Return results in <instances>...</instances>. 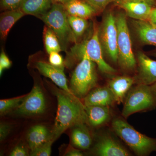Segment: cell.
Listing matches in <instances>:
<instances>
[{
    "mask_svg": "<svg viewBox=\"0 0 156 156\" xmlns=\"http://www.w3.org/2000/svg\"><path fill=\"white\" fill-rule=\"evenodd\" d=\"M51 89L58 104L52 130V138L54 141L67 129L78 124L86 123L88 125V122L85 105L80 99L60 88L52 86Z\"/></svg>",
    "mask_w": 156,
    "mask_h": 156,
    "instance_id": "1",
    "label": "cell"
},
{
    "mask_svg": "<svg viewBox=\"0 0 156 156\" xmlns=\"http://www.w3.org/2000/svg\"><path fill=\"white\" fill-rule=\"evenodd\" d=\"M98 27L94 25L90 36L80 43H76L68 52L65 65L71 66L74 61H80L84 54H87L91 60L96 64L101 72L108 76H113L116 69L108 64L105 59L98 35Z\"/></svg>",
    "mask_w": 156,
    "mask_h": 156,
    "instance_id": "2",
    "label": "cell"
},
{
    "mask_svg": "<svg viewBox=\"0 0 156 156\" xmlns=\"http://www.w3.org/2000/svg\"><path fill=\"white\" fill-rule=\"evenodd\" d=\"M111 127L113 132L136 155L149 156L156 151V138L138 132L122 116L114 118L112 121Z\"/></svg>",
    "mask_w": 156,
    "mask_h": 156,
    "instance_id": "3",
    "label": "cell"
},
{
    "mask_svg": "<svg viewBox=\"0 0 156 156\" xmlns=\"http://www.w3.org/2000/svg\"><path fill=\"white\" fill-rule=\"evenodd\" d=\"M96 64L84 54L73 71L69 88L74 95L80 99L84 98L95 88L98 83Z\"/></svg>",
    "mask_w": 156,
    "mask_h": 156,
    "instance_id": "4",
    "label": "cell"
},
{
    "mask_svg": "<svg viewBox=\"0 0 156 156\" xmlns=\"http://www.w3.org/2000/svg\"><path fill=\"white\" fill-rule=\"evenodd\" d=\"M115 16L118 30V65L125 72H134L136 69V61L132 50L127 15L125 12H119Z\"/></svg>",
    "mask_w": 156,
    "mask_h": 156,
    "instance_id": "5",
    "label": "cell"
},
{
    "mask_svg": "<svg viewBox=\"0 0 156 156\" xmlns=\"http://www.w3.org/2000/svg\"><path fill=\"white\" fill-rule=\"evenodd\" d=\"M68 16L63 5L53 3L51 9L47 13L39 17L55 33L60 42L62 50L66 53L70 44L75 43Z\"/></svg>",
    "mask_w": 156,
    "mask_h": 156,
    "instance_id": "6",
    "label": "cell"
},
{
    "mask_svg": "<svg viewBox=\"0 0 156 156\" xmlns=\"http://www.w3.org/2000/svg\"><path fill=\"white\" fill-rule=\"evenodd\" d=\"M122 115L127 119L131 115L156 108V98L150 86L135 85L131 87L124 100Z\"/></svg>",
    "mask_w": 156,
    "mask_h": 156,
    "instance_id": "7",
    "label": "cell"
},
{
    "mask_svg": "<svg viewBox=\"0 0 156 156\" xmlns=\"http://www.w3.org/2000/svg\"><path fill=\"white\" fill-rule=\"evenodd\" d=\"M98 38L104 57L114 64H118V30L115 16L112 11L104 15L98 27Z\"/></svg>",
    "mask_w": 156,
    "mask_h": 156,
    "instance_id": "8",
    "label": "cell"
},
{
    "mask_svg": "<svg viewBox=\"0 0 156 156\" xmlns=\"http://www.w3.org/2000/svg\"><path fill=\"white\" fill-rule=\"evenodd\" d=\"M46 108L44 92L40 84L36 83L14 112L22 116L36 117L43 114Z\"/></svg>",
    "mask_w": 156,
    "mask_h": 156,
    "instance_id": "9",
    "label": "cell"
},
{
    "mask_svg": "<svg viewBox=\"0 0 156 156\" xmlns=\"http://www.w3.org/2000/svg\"><path fill=\"white\" fill-rule=\"evenodd\" d=\"M136 71L134 76V85L150 86L156 82V61L142 51L136 53Z\"/></svg>",
    "mask_w": 156,
    "mask_h": 156,
    "instance_id": "10",
    "label": "cell"
},
{
    "mask_svg": "<svg viewBox=\"0 0 156 156\" xmlns=\"http://www.w3.org/2000/svg\"><path fill=\"white\" fill-rule=\"evenodd\" d=\"M92 154L98 156H128L131 154L110 133L101 134L92 149Z\"/></svg>",
    "mask_w": 156,
    "mask_h": 156,
    "instance_id": "11",
    "label": "cell"
},
{
    "mask_svg": "<svg viewBox=\"0 0 156 156\" xmlns=\"http://www.w3.org/2000/svg\"><path fill=\"white\" fill-rule=\"evenodd\" d=\"M33 67L39 72L46 77L50 79L59 88L69 93H72L67 85L64 69L55 67L48 61L43 59L34 60Z\"/></svg>",
    "mask_w": 156,
    "mask_h": 156,
    "instance_id": "12",
    "label": "cell"
},
{
    "mask_svg": "<svg viewBox=\"0 0 156 156\" xmlns=\"http://www.w3.org/2000/svg\"><path fill=\"white\" fill-rule=\"evenodd\" d=\"M113 3L115 5L124 10L127 16L136 20H148L154 8L142 2L115 0Z\"/></svg>",
    "mask_w": 156,
    "mask_h": 156,
    "instance_id": "13",
    "label": "cell"
},
{
    "mask_svg": "<svg viewBox=\"0 0 156 156\" xmlns=\"http://www.w3.org/2000/svg\"><path fill=\"white\" fill-rule=\"evenodd\" d=\"M132 28L140 43L145 45L156 47V24L149 20L131 21Z\"/></svg>",
    "mask_w": 156,
    "mask_h": 156,
    "instance_id": "14",
    "label": "cell"
},
{
    "mask_svg": "<svg viewBox=\"0 0 156 156\" xmlns=\"http://www.w3.org/2000/svg\"><path fill=\"white\" fill-rule=\"evenodd\" d=\"M116 103L113 93L108 86L96 87L83 98L85 106H111Z\"/></svg>",
    "mask_w": 156,
    "mask_h": 156,
    "instance_id": "15",
    "label": "cell"
},
{
    "mask_svg": "<svg viewBox=\"0 0 156 156\" xmlns=\"http://www.w3.org/2000/svg\"><path fill=\"white\" fill-rule=\"evenodd\" d=\"M89 125L78 124L70 128L71 145L81 150L89 149L92 145V136Z\"/></svg>",
    "mask_w": 156,
    "mask_h": 156,
    "instance_id": "16",
    "label": "cell"
},
{
    "mask_svg": "<svg viewBox=\"0 0 156 156\" xmlns=\"http://www.w3.org/2000/svg\"><path fill=\"white\" fill-rule=\"evenodd\" d=\"M134 84V77L128 76H116L111 79L107 86L114 95L116 103L124 102L127 93Z\"/></svg>",
    "mask_w": 156,
    "mask_h": 156,
    "instance_id": "17",
    "label": "cell"
},
{
    "mask_svg": "<svg viewBox=\"0 0 156 156\" xmlns=\"http://www.w3.org/2000/svg\"><path fill=\"white\" fill-rule=\"evenodd\" d=\"M88 125L93 128L103 126L111 119L110 106L91 105L85 106Z\"/></svg>",
    "mask_w": 156,
    "mask_h": 156,
    "instance_id": "18",
    "label": "cell"
},
{
    "mask_svg": "<svg viewBox=\"0 0 156 156\" xmlns=\"http://www.w3.org/2000/svg\"><path fill=\"white\" fill-rule=\"evenodd\" d=\"M51 140H53L52 130L50 131L48 127L44 125L33 126L27 135V145L30 151Z\"/></svg>",
    "mask_w": 156,
    "mask_h": 156,
    "instance_id": "19",
    "label": "cell"
},
{
    "mask_svg": "<svg viewBox=\"0 0 156 156\" xmlns=\"http://www.w3.org/2000/svg\"><path fill=\"white\" fill-rule=\"evenodd\" d=\"M52 0H22L18 8L25 15H31L39 18L51 9Z\"/></svg>",
    "mask_w": 156,
    "mask_h": 156,
    "instance_id": "20",
    "label": "cell"
},
{
    "mask_svg": "<svg viewBox=\"0 0 156 156\" xmlns=\"http://www.w3.org/2000/svg\"><path fill=\"white\" fill-rule=\"evenodd\" d=\"M64 5L68 15L88 19L97 14L93 8L82 0H71Z\"/></svg>",
    "mask_w": 156,
    "mask_h": 156,
    "instance_id": "21",
    "label": "cell"
},
{
    "mask_svg": "<svg viewBox=\"0 0 156 156\" xmlns=\"http://www.w3.org/2000/svg\"><path fill=\"white\" fill-rule=\"evenodd\" d=\"M25 14L18 9L6 10L0 16V36L5 41L9 31L14 24Z\"/></svg>",
    "mask_w": 156,
    "mask_h": 156,
    "instance_id": "22",
    "label": "cell"
},
{
    "mask_svg": "<svg viewBox=\"0 0 156 156\" xmlns=\"http://www.w3.org/2000/svg\"><path fill=\"white\" fill-rule=\"evenodd\" d=\"M43 40L45 50L48 54L62 51L60 42L55 33L45 25L43 30Z\"/></svg>",
    "mask_w": 156,
    "mask_h": 156,
    "instance_id": "23",
    "label": "cell"
},
{
    "mask_svg": "<svg viewBox=\"0 0 156 156\" xmlns=\"http://www.w3.org/2000/svg\"><path fill=\"white\" fill-rule=\"evenodd\" d=\"M69 23L75 39V44L79 43L89 27L87 19L68 15Z\"/></svg>",
    "mask_w": 156,
    "mask_h": 156,
    "instance_id": "24",
    "label": "cell"
},
{
    "mask_svg": "<svg viewBox=\"0 0 156 156\" xmlns=\"http://www.w3.org/2000/svg\"><path fill=\"white\" fill-rule=\"evenodd\" d=\"M26 95L27 94L13 98L1 99L0 100L1 115H4L12 112L13 110H16L20 105Z\"/></svg>",
    "mask_w": 156,
    "mask_h": 156,
    "instance_id": "25",
    "label": "cell"
},
{
    "mask_svg": "<svg viewBox=\"0 0 156 156\" xmlns=\"http://www.w3.org/2000/svg\"><path fill=\"white\" fill-rule=\"evenodd\" d=\"M53 140H49L42 145L30 151V156H50L51 155L52 144Z\"/></svg>",
    "mask_w": 156,
    "mask_h": 156,
    "instance_id": "26",
    "label": "cell"
},
{
    "mask_svg": "<svg viewBox=\"0 0 156 156\" xmlns=\"http://www.w3.org/2000/svg\"><path fill=\"white\" fill-rule=\"evenodd\" d=\"M92 6L98 13L102 12L107 6L115 0H82Z\"/></svg>",
    "mask_w": 156,
    "mask_h": 156,
    "instance_id": "27",
    "label": "cell"
},
{
    "mask_svg": "<svg viewBox=\"0 0 156 156\" xmlns=\"http://www.w3.org/2000/svg\"><path fill=\"white\" fill-rule=\"evenodd\" d=\"M59 52H53L49 54L48 62L55 67L64 69L65 62Z\"/></svg>",
    "mask_w": 156,
    "mask_h": 156,
    "instance_id": "28",
    "label": "cell"
},
{
    "mask_svg": "<svg viewBox=\"0 0 156 156\" xmlns=\"http://www.w3.org/2000/svg\"><path fill=\"white\" fill-rule=\"evenodd\" d=\"M12 62L2 50L0 54V76H2L5 69H9L12 65Z\"/></svg>",
    "mask_w": 156,
    "mask_h": 156,
    "instance_id": "29",
    "label": "cell"
},
{
    "mask_svg": "<svg viewBox=\"0 0 156 156\" xmlns=\"http://www.w3.org/2000/svg\"><path fill=\"white\" fill-rule=\"evenodd\" d=\"M22 0H1V8L2 10H12L17 9Z\"/></svg>",
    "mask_w": 156,
    "mask_h": 156,
    "instance_id": "30",
    "label": "cell"
},
{
    "mask_svg": "<svg viewBox=\"0 0 156 156\" xmlns=\"http://www.w3.org/2000/svg\"><path fill=\"white\" fill-rule=\"evenodd\" d=\"M30 155L28 148L26 146L19 144L16 146L10 152L9 155L11 156H27Z\"/></svg>",
    "mask_w": 156,
    "mask_h": 156,
    "instance_id": "31",
    "label": "cell"
},
{
    "mask_svg": "<svg viewBox=\"0 0 156 156\" xmlns=\"http://www.w3.org/2000/svg\"><path fill=\"white\" fill-rule=\"evenodd\" d=\"M12 126L7 123H1L0 125V140L4 141L11 133Z\"/></svg>",
    "mask_w": 156,
    "mask_h": 156,
    "instance_id": "32",
    "label": "cell"
},
{
    "mask_svg": "<svg viewBox=\"0 0 156 156\" xmlns=\"http://www.w3.org/2000/svg\"><path fill=\"white\" fill-rule=\"evenodd\" d=\"M82 150L75 147L72 145H70L64 154L65 156H83V154Z\"/></svg>",
    "mask_w": 156,
    "mask_h": 156,
    "instance_id": "33",
    "label": "cell"
},
{
    "mask_svg": "<svg viewBox=\"0 0 156 156\" xmlns=\"http://www.w3.org/2000/svg\"><path fill=\"white\" fill-rule=\"evenodd\" d=\"M148 20H150L151 22L153 23L156 24V7L153 8L152 10Z\"/></svg>",
    "mask_w": 156,
    "mask_h": 156,
    "instance_id": "34",
    "label": "cell"
},
{
    "mask_svg": "<svg viewBox=\"0 0 156 156\" xmlns=\"http://www.w3.org/2000/svg\"><path fill=\"white\" fill-rule=\"evenodd\" d=\"M126 1H137V2H144L149 4L154 8L156 7V2L155 0H126Z\"/></svg>",
    "mask_w": 156,
    "mask_h": 156,
    "instance_id": "35",
    "label": "cell"
},
{
    "mask_svg": "<svg viewBox=\"0 0 156 156\" xmlns=\"http://www.w3.org/2000/svg\"><path fill=\"white\" fill-rule=\"evenodd\" d=\"M53 3H58L61 5H65L71 0H52Z\"/></svg>",
    "mask_w": 156,
    "mask_h": 156,
    "instance_id": "36",
    "label": "cell"
},
{
    "mask_svg": "<svg viewBox=\"0 0 156 156\" xmlns=\"http://www.w3.org/2000/svg\"><path fill=\"white\" fill-rule=\"evenodd\" d=\"M150 87L152 92H153L154 95L156 98V82L152 84V85H150Z\"/></svg>",
    "mask_w": 156,
    "mask_h": 156,
    "instance_id": "37",
    "label": "cell"
},
{
    "mask_svg": "<svg viewBox=\"0 0 156 156\" xmlns=\"http://www.w3.org/2000/svg\"><path fill=\"white\" fill-rule=\"evenodd\" d=\"M152 56H154V57H156V52H153L151 53Z\"/></svg>",
    "mask_w": 156,
    "mask_h": 156,
    "instance_id": "38",
    "label": "cell"
},
{
    "mask_svg": "<svg viewBox=\"0 0 156 156\" xmlns=\"http://www.w3.org/2000/svg\"><path fill=\"white\" fill-rule=\"evenodd\" d=\"M155 2H156V0H155Z\"/></svg>",
    "mask_w": 156,
    "mask_h": 156,
    "instance_id": "39",
    "label": "cell"
}]
</instances>
